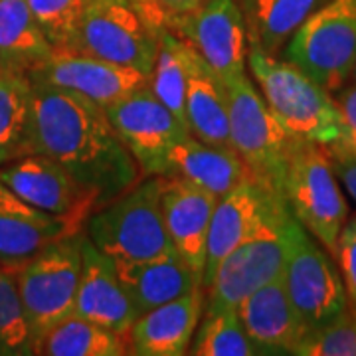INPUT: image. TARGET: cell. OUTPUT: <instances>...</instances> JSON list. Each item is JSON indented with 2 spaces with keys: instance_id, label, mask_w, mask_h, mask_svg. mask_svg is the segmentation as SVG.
<instances>
[{
  "instance_id": "cell-1",
  "label": "cell",
  "mask_w": 356,
  "mask_h": 356,
  "mask_svg": "<svg viewBox=\"0 0 356 356\" xmlns=\"http://www.w3.org/2000/svg\"><path fill=\"white\" fill-rule=\"evenodd\" d=\"M30 153L46 154L95 196V210L139 182L133 154L99 105L32 81Z\"/></svg>"
},
{
  "instance_id": "cell-2",
  "label": "cell",
  "mask_w": 356,
  "mask_h": 356,
  "mask_svg": "<svg viewBox=\"0 0 356 356\" xmlns=\"http://www.w3.org/2000/svg\"><path fill=\"white\" fill-rule=\"evenodd\" d=\"M248 67L271 115L293 139L329 147L341 135L334 95L297 65L250 46Z\"/></svg>"
},
{
  "instance_id": "cell-3",
  "label": "cell",
  "mask_w": 356,
  "mask_h": 356,
  "mask_svg": "<svg viewBox=\"0 0 356 356\" xmlns=\"http://www.w3.org/2000/svg\"><path fill=\"white\" fill-rule=\"evenodd\" d=\"M91 243L115 264H137L175 252L161 208V177L140 178L86 222Z\"/></svg>"
},
{
  "instance_id": "cell-4",
  "label": "cell",
  "mask_w": 356,
  "mask_h": 356,
  "mask_svg": "<svg viewBox=\"0 0 356 356\" xmlns=\"http://www.w3.org/2000/svg\"><path fill=\"white\" fill-rule=\"evenodd\" d=\"M291 210L275 194L255 229L234 252H229L204 289V313L238 309L243 299L283 273L289 245Z\"/></svg>"
},
{
  "instance_id": "cell-5",
  "label": "cell",
  "mask_w": 356,
  "mask_h": 356,
  "mask_svg": "<svg viewBox=\"0 0 356 356\" xmlns=\"http://www.w3.org/2000/svg\"><path fill=\"white\" fill-rule=\"evenodd\" d=\"M281 196L299 224L334 257L348 204L325 145L295 140Z\"/></svg>"
},
{
  "instance_id": "cell-6",
  "label": "cell",
  "mask_w": 356,
  "mask_h": 356,
  "mask_svg": "<svg viewBox=\"0 0 356 356\" xmlns=\"http://www.w3.org/2000/svg\"><path fill=\"white\" fill-rule=\"evenodd\" d=\"M83 240L86 229L60 238L14 271L32 348L51 327L74 315Z\"/></svg>"
},
{
  "instance_id": "cell-7",
  "label": "cell",
  "mask_w": 356,
  "mask_h": 356,
  "mask_svg": "<svg viewBox=\"0 0 356 356\" xmlns=\"http://www.w3.org/2000/svg\"><path fill=\"white\" fill-rule=\"evenodd\" d=\"M283 60L334 93L350 81L356 64V0H329L297 28Z\"/></svg>"
},
{
  "instance_id": "cell-8",
  "label": "cell",
  "mask_w": 356,
  "mask_h": 356,
  "mask_svg": "<svg viewBox=\"0 0 356 356\" xmlns=\"http://www.w3.org/2000/svg\"><path fill=\"white\" fill-rule=\"evenodd\" d=\"M229 145L248 175L281 194L295 140L271 115L254 79L245 74L228 83Z\"/></svg>"
},
{
  "instance_id": "cell-9",
  "label": "cell",
  "mask_w": 356,
  "mask_h": 356,
  "mask_svg": "<svg viewBox=\"0 0 356 356\" xmlns=\"http://www.w3.org/2000/svg\"><path fill=\"white\" fill-rule=\"evenodd\" d=\"M159 28L137 0H91L72 50L151 76Z\"/></svg>"
},
{
  "instance_id": "cell-10",
  "label": "cell",
  "mask_w": 356,
  "mask_h": 356,
  "mask_svg": "<svg viewBox=\"0 0 356 356\" xmlns=\"http://www.w3.org/2000/svg\"><path fill=\"white\" fill-rule=\"evenodd\" d=\"M283 283L307 331L331 323L350 309L341 269L334 266L332 255L295 216L289 220Z\"/></svg>"
},
{
  "instance_id": "cell-11",
  "label": "cell",
  "mask_w": 356,
  "mask_h": 356,
  "mask_svg": "<svg viewBox=\"0 0 356 356\" xmlns=\"http://www.w3.org/2000/svg\"><path fill=\"white\" fill-rule=\"evenodd\" d=\"M172 30L228 86L245 76L250 40L238 0H206L186 14L165 18Z\"/></svg>"
},
{
  "instance_id": "cell-12",
  "label": "cell",
  "mask_w": 356,
  "mask_h": 356,
  "mask_svg": "<svg viewBox=\"0 0 356 356\" xmlns=\"http://www.w3.org/2000/svg\"><path fill=\"white\" fill-rule=\"evenodd\" d=\"M111 125L137 161L140 177H165L170 149L191 131L156 99L149 83L105 109Z\"/></svg>"
},
{
  "instance_id": "cell-13",
  "label": "cell",
  "mask_w": 356,
  "mask_h": 356,
  "mask_svg": "<svg viewBox=\"0 0 356 356\" xmlns=\"http://www.w3.org/2000/svg\"><path fill=\"white\" fill-rule=\"evenodd\" d=\"M0 182L24 202L56 216L74 218L83 226L95 210V196L46 154L28 153L4 163Z\"/></svg>"
},
{
  "instance_id": "cell-14",
  "label": "cell",
  "mask_w": 356,
  "mask_h": 356,
  "mask_svg": "<svg viewBox=\"0 0 356 356\" xmlns=\"http://www.w3.org/2000/svg\"><path fill=\"white\" fill-rule=\"evenodd\" d=\"M28 77L34 83H48L72 91L102 109H107L135 89L149 83V77L139 70L113 64L83 51L56 48L48 62H44Z\"/></svg>"
},
{
  "instance_id": "cell-15",
  "label": "cell",
  "mask_w": 356,
  "mask_h": 356,
  "mask_svg": "<svg viewBox=\"0 0 356 356\" xmlns=\"http://www.w3.org/2000/svg\"><path fill=\"white\" fill-rule=\"evenodd\" d=\"M83 224L56 216L18 198L0 182V267L16 271L51 242L72 236Z\"/></svg>"
},
{
  "instance_id": "cell-16",
  "label": "cell",
  "mask_w": 356,
  "mask_h": 356,
  "mask_svg": "<svg viewBox=\"0 0 356 356\" xmlns=\"http://www.w3.org/2000/svg\"><path fill=\"white\" fill-rule=\"evenodd\" d=\"M74 315L97 323L121 337H127L131 325L139 317L119 280L117 264L91 243L88 234L81 245V273Z\"/></svg>"
},
{
  "instance_id": "cell-17",
  "label": "cell",
  "mask_w": 356,
  "mask_h": 356,
  "mask_svg": "<svg viewBox=\"0 0 356 356\" xmlns=\"http://www.w3.org/2000/svg\"><path fill=\"white\" fill-rule=\"evenodd\" d=\"M218 196L191 180L161 177V208L168 238L178 255L202 277L210 220Z\"/></svg>"
},
{
  "instance_id": "cell-18",
  "label": "cell",
  "mask_w": 356,
  "mask_h": 356,
  "mask_svg": "<svg viewBox=\"0 0 356 356\" xmlns=\"http://www.w3.org/2000/svg\"><path fill=\"white\" fill-rule=\"evenodd\" d=\"M275 194L277 192L267 188L252 175H245L234 188L218 198L208 229L202 289L210 285L220 261L254 232Z\"/></svg>"
},
{
  "instance_id": "cell-19",
  "label": "cell",
  "mask_w": 356,
  "mask_h": 356,
  "mask_svg": "<svg viewBox=\"0 0 356 356\" xmlns=\"http://www.w3.org/2000/svg\"><path fill=\"white\" fill-rule=\"evenodd\" d=\"M202 313V287L143 313L135 318L125 337L127 348H131L129 353L137 356L188 355Z\"/></svg>"
},
{
  "instance_id": "cell-20",
  "label": "cell",
  "mask_w": 356,
  "mask_h": 356,
  "mask_svg": "<svg viewBox=\"0 0 356 356\" xmlns=\"http://www.w3.org/2000/svg\"><path fill=\"white\" fill-rule=\"evenodd\" d=\"M238 317L257 355H293L307 332L287 295L283 273L250 293L238 305Z\"/></svg>"
},
{
  "instance_id": "cell-21",
  "label": "cell",
  "mask_w": 356,
  "mask_h": 356,
  "mask_svg": "<svg viewBox=\"0 0 356 356\" xmlns=\"http://www.w3.org/2000/svg\"><path fill=\"white\" fill-rule=\"evenodd\" d=\"M186 67V125L191 129V135L208 145L232 149L228 86L191 46Z\"/></svg>"
},
{
  "instance_id": "cell-22",
  "label": "cell",
  "mask_w": 356,
  "mask_h": 356,
  "mask_svg": "<svg viewBox=\"0 0 356 356\" xmlns=\"http://www.w3.org/2000/svg\"><path fill=\"white\" fill-rule=\"evenodd\" d=\"M117 271L137 315L202 287V277L178 255L177 250L149 261L117 264Z\"/></svg>"
},
{
  "instance_id": "cell-23",
  "label": "cell",
  "mask_w": 356,
  "mask_h": 356,
  "mask_svg": "<svg viewBox=\"0 0 356 356\" xmlns=\"http://www.w3.org/2000/svg\"><path fill=\"white\" fill-rule=\"evenodd\" d=\"M245 175V165L234 149L214 147L192 135L170 149L165 172V177L186 178L214 192L218 198L234 188Z\"/></svg>"
},
{
  "instance_id": "cell-24",
  "label": "cell",
  "mask_w": 356,
  "mask_h": 356,
  "mask_svg": "<svg viewBox=\"0 0 356 356\" xmlns=\"http://www.w3.org/2000/svg\"><path fill=\"white\" fill-rule=\"evenodd\" d=\"M54 54L26 0H0V67L30 76Z\"/></svg>"
},
{
  "instance_id": "cell-25",
  "label": "cell",
  "mask_w": 356,
  "mask_h": 356,
  "mask_svg": "<svg viewBox=\"0 0 356 356\" xmlns=\"http://www.w3.org/2000/svg\"><path fill=\"white\" fill-rule=\"evenodd\" d=\"M250 46L280 54L297 28L329 0H238Z\"/></svg>"
},
{
  "instance_id": "cell-26",
  "label": "cell",
  "mask_w": 356,
  "mask_h": 356,
  "mask_svg": "<svg viewBox=\"0 0 356 356\" xmlns=\"http://www.w3.org/2000/svg\"><path fill=\"white\" fill-rule=\"evenodd\" d=\"M32 81L22 72L0 67V166L30 153Z\"/></svg>"
},
{
  "instance_id": "cell-27",
  "label": "cell",
  "mask_w": 356,
  "mask_h": 356,
  "mask_svg": "<svg viewBox=\"0 0 356 356\" xmlns=\"http://www.w3.org/2000/svg\"><path fill=\"white\" fill-rule=\"evenodd\" d=\"M127 353L125 337L76 315L51 327L32 348V355L46 356H123Z\"/></svg>"
},
{
  "instance_id": "cell-28",
  "label": "cell",
  "mask_w": 356,
  "mask_h": 356,
  "mask_svg": "<svg viewBox=\"0 0 356 356\" xmlns=\"http://www.w3.org/2000/svg\"><path fill=\"white\" fill-rule=\"evenodd\" d=\"M186 56H188V44L178 38L166 26H161L159 50L154 58L153 72L149 76V88L156 95V99L184 125H186V86H188Z\"/></svg>"
},
{
  "instance_id": "cell-29",
  "label": "cell",
  "mask_w": 356,
  "mask_h": 356,
  "mask_svg": "<svg viewBox=\"0 0 356 356\" xmlns=\"http://www.w3.org/2000/svg\"><path fill=\"white\" fill-rule=\"evenodd\" d=\"M188 355L194 356H255L257 350L245 334L238 309L202 315L194 332Z\"/></svg>"
},
{
  "instance_id": "cell-30",
  "label": "cell",
  "mask_w": 356,
  "mask_h": 356,
  "mask_svg": "<svg viewBox=\"0 0 356 356\" xmlns=\"http://www.w3.org/2000/svg\"><path fill=\"white\" fill-rule=\"evenodd\" d=\"M56 50H72L91 0H26Z\"/></svg>"
},
{
  "instance_id": "cell-31",
  "label": "cell",
  "mask_w": 356,
  "mask_h": 356,
  "mask_svg": "<svg viewBox=\"0 0 356 356\" xmlns=\"http://www.w3.org/2000/svg\"><path fill=\"white\" fill-rule=\"evenodd\" d=\"M0 355H32V337L13 271L0 267Z\"/></svg>"
},
{
  "instance_id": "cell-32",
  "label": "cell",
  "mask_w": 356,
  "mask_h": 356,
  "mask_svg": "<svg viewBox=\"0 0 356 356\" xmlns=\"http://www.w3.org/2000/svg\"><path fill=\"white\" fill-rule=\"evenodd\" d=\"M297 356H356V313L346 309L343 315L307 331L293 348Z\"/></svg>"
},
{
  "instance_id": "cell-33",
  "label": "cell",
  "mask_w": 356,
  "mask_h": 356,
  "mask_svg": "<svg viewBox=\"0 0 356 356\" xmlns=\"http://www.w3.org/2000/svg\"><path fill=\"white\" fill-rule=\"evenodd\" d=\"M334 259L339 264L341 275L344 281V289L348 297V307L356 313V216L344 222Z\"/></svg>"
},
{
  "instance_id": "cell-34",
  "label": "cell",
  "mask_w": 356,
  "mask_h": 356,
  "mask_svg": "<svg viewBox=\"0 0 356 356\" xmlns=\"http://www.w3.org/2000/svg\"><path fill=\"white\" fill-rule=\"evenodd\" d=\"M332 95L341 117V135L329 147L356 154V83L350 79Z\"/></svg>"
},
{
  "instance_id": "cell-35",
  "label": "cell",
  "mask_w": 356,
  "mask_h": 356,
  "mask_svg": "<svg viewBox=\"0 0 356 356\" xmlns=\"http://www.w3.org/2000/svg\"><path fill=\"white\" fill-rule=\"evenodd\" d=\"M154 22L163 24L168 16L186 14L202 6L206 0H137Z\"/></svg>"
},
{
  "instance_id": "cell-36",
  "label": "cell",
  "mask_w": 356,
  "mask_h": 356,
  "mask_svg": "<svg viewBox=\"0 0 356 356\" xmlns=\"http://www.w3.org/2000/svg\"><path fill=\"white\" fill-rule=\"evenodd\" d=\"M329 159H331L332 170L339 178V182L348 192V196L356 202V154L341 151L337 147H327Z\"/></svg>"
},
{
  "instance_id": "cell-37",
  "label": "cell",
  "mask_w": 356,
  "mask_h": 356,
  "mask_svg": "<svg viewBox=\"0 0 356 356\" xmlns=\"http://www.w3.org/2000/svg\"><path fill=\"white\" fill-rule=\"evenodd\" d=\"M350 79L356 83V64H355V70H353V76H350Z\"/></svg>"
}]
</instances>
